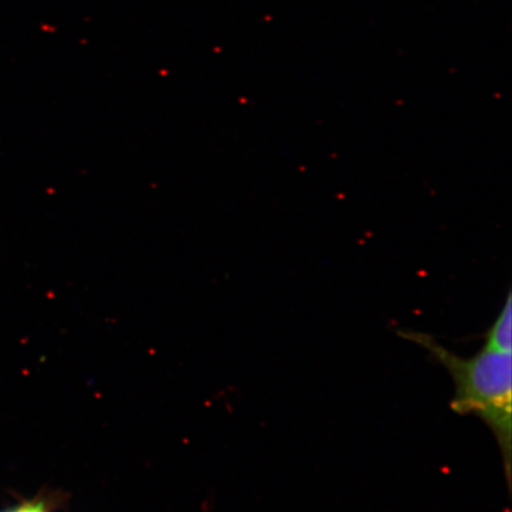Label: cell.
I'll use <instances>...</instances> for the list:
<instances>
[{
  "instance_id": "obj_1",
  "label": "cell",
  "mask_w": 512,
  "mask_h": 512,
  "mask_svg": "<svg viewBox=\"0 0 512 512\" xmlns=\"http://www.w3.org/2000/svg\"><path fill=\"white\" fill-rule=\"evenodd\" d=\"M399 336L419 344L443 364L456 387L451 402L453 412L473 414L494 433L503 457L505 477L511 486V354L485 349L463 358L443 347L431 335L399 331Z\"/></svg>"
},
{
  "instance_id": "obj_2",
  "label": "cell",
  "mask_w": 512,
  "mask_h": 512,
  "mask_svg": "<svg viewBox=\"0 0 512 512\" xmlns=\"http://www.w3.org/2000/svg\"><path fill=\"white\" fill-rule=\"evenodd\" d=\"M512 292L509 290L507 300L495 323L485 335V349L511 354L512 351Z\"/></svg>"
},
{
  "instance_id": "obj_3",
  "label": "cell",
  "mask_w": 512,
  "mask_h": 512,
  "mask_svg": "<svg viewBox=\"0 0 512 512\" xmlns=\"http://www.w3.org/2000/svg\"><path fill=\"white\" fill-rule=\"evenodd\" d=\"M6 512H48L42 503H25Z\"/></svg>"
}]
</instances>
